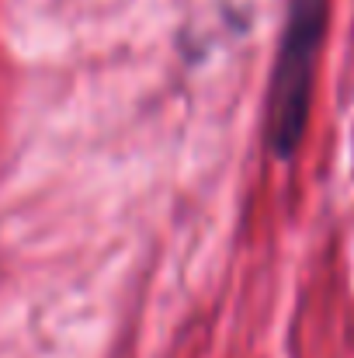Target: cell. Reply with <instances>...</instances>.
I'll list each match as a JSON object with an SVG mask.
<instances>
[{
	"instance_id": "obj_1",
	"label": "cell",
	"mask_w": 354,
	"mask_h": 358,
	"mask_svg": "<svg viewBox=\"0 0 354 358\" xmlns=\"http://www.w3.org/2000/svg\"><path fill=\"white\" fill-rule=\"evenodd\" d=\"M327 17H330V0H288L285 31H281L274 77H271V101H267L271 105L267 139L278 160H292L302 143L320 45L327 35Z\"/></svg>"
}]
</instances>
